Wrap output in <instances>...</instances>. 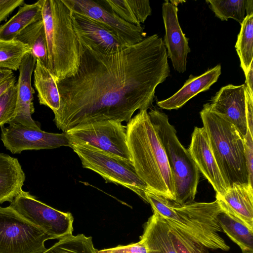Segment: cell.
<instances>
[{"label": "cell", "mask_w": 253, "mask_h": 253, "mask_svg": "<svg viewBox=\"0 0 253 253\" xmlns=\"http://www.w3.org/2000/svg\"><path fill=\"white\" fill-rule=\"evenodd\" d=\"M246 15L253 14V0H247L246 6Z\"/></svg>", "instance_id": "obj_40"}, {"label": "cell", "mask_w": 253, "mask_h": 253, "mask_svg": "<svg viewBox=\"0 0 253 253\" xmlns=\"http://www.w3.org/2000/svg\"><path fill=\"white\" fill-rule=\"evenodd\" d=\"M169 226L153 211L144 226L140 240L144 243L147 253H177L169 235Z\"/></svg>", "instance_id": "obj_20"}, {"label": "cell", "mask_w": 253, "mask_h": 253, "mask_svg": "<svg viewBox=\"0 0 253 253\" xmlns=\"http://www.w3.org/2000/svg\"><path fill=\"white\" fill-rule=\"evenodd\" d=\"M63 0L72 11L85 15L111 30L125 46L139 43L146 37L141 25L125 21L100 0Z\"/></svg>", "instance_id": "obj_11"}, {"label": "cell", "mask_w": 253, "mask_h": 253, "mask_svg": "<svg viewBox=\"0 0 253 253\" xmlns=\"http://www.w3.org/2000/svg\"><path fill=\"white\" fill-rule=\"evenodd\" d=\"M242 253H253V251H242Z\"/></svg>", "instance_id": "obj_41"}, {"label": "cell", "mask_w": 253, "mask_h": 253, "mask_svg": "<svg viewBox=\"0 0 253 253\" xmlns=\"http://www.w3.org/2000/svg\"><path fill=\"white\" fill-rule=\"evenodd\" d=\"M79 42L75 74L56 83L58 128L65 132L95 122H128L136 110L152 106L156 87L170 74L167 49L157 34L111 54Z\"/></svg>", "instance_id": "obj_1"}, {"label": "cell", "mask_w": 253, "mask_h": 253, "mask_svg": "<svg viewBox=\"0 0 253 253\" xmlns=\"http://www.w3.org/2000/svg\"><path fill=\"white\" fill-rule=\"evenodd\" d=\"M210 109L233 124L244 136L248 129L245 84L221 87L208 103Z\"/></svg>", "instance_id": "obj_13"}, {"label": "cell", "mask_w": 253, "mask_h": 253, "mask_svg": "<svg viewBox=\"0 0 253 253\" xmlns=\"http://www.w3.org/2000/svg\"><path fill=\"white\" fill-rule=\"evenodd\" d=\"M177 12V6L169 0L163 3L162 15L165 27L163 42L173 67L179 73H183L186 70L187 55L191 50L188 44L189 39L180 26Z\"/></svg>", "instance_id": "obj_15"}, {"label": "cell", "mask_w": 253, "mask_h": 253, "mask_svg": "<svg viewBox=\"0 0 253 253\" xmlns=\"http://www.w3.org/2000/svg\"><path fill=\"white\" fill-rule=\"evenodd\" d=\"M36 64V59L31 52H29L24 56L20 65L19 75L16 84L17 92L15 117L11 123L27 127L39 128L40 126L32 118V115L35 111L33 103L35 90L31 85V78Z\"/></svg>", "instance_id": "obj_17"}, {"label": "cell", "mask_w": 253, "mask_h": 253, "mask_svg": "<svg viewBox=\"0 0 253 253\" xmlns=\"http://www.w3.org/2000/svg\"><path fill=\"white\" fill-rule=\"evenodd\" d=\"M147 203L167 223L187 234L208 249L228 251L230 247L219 232L222 230L218 215L222 212L216 200L211 203L179 205L151 192L145 193Z\"/></svg>", "instance_id": "obj_3"}, {"label": "cell", "mask_w": 253, "mask_h": 253, "mask_svg": "<svg viewBox=\"0 0 253 253\" xmlns=\"http://www.w3.org/2000/svg\"><path fill=\"white\" fill-rule=\"evenodd\" d=\"M31 51L28 45L17 40H0V69L17 71L24 56Z\"/></svg>", "instance_id": "obj_28"}, {"label": "cell", "mask_w": 253, "mask_h": 253, "mask_svg": "<svg viewBox=\"0 0 253 253\" xmlns=\"http://www.w3.org/2000/svg\"><path fill=\"white\" fill-rule=\"evenodd\" d=\"M17 92L16 84L0 97V126L10 124L15 117Z\"/></svg>", "instance_id": "obj_32"}, {"label": "cell", "mask_w": 253, "mask_h": 253, "mask_svg": "<svg viewBox=\"0 0 253 253\" xmlns=\"http://www.w3.org/2000/svg\"><path fill=\"white\" fill-rule=\"evenodd\" d=\"M91 237L72 234L59 239L42 253H97Z\"/></svg>", "instance_id": "obj_29"}, {"label": "cell", "mask_w": 253, "mask_h": 253, "mask_svg": "<svg viewBox=\"0 0 253 253\" xmlns=\"http://www.w3.org/2000/svg\"><path fill=\"white\" fill-rule=\"evenodd\" d=\"M97 253H147V251L144 243L140 240L135 243L97 251Z\"/></svg>", "instance_id": "obj_34"}, {"label": "cell", "mask_w": 253, "mask_h": 253, "mask_svg": "<svg viewBox=\"0 0 253 253\" xmlns=\"http://www.w3.org/2000/svg\"><path fill=\"white\" fill-rule=\"evenodd\" d=\"M16 77L14 75L0 83V97L16 84Z\"/></svg>", "instance_id": "obj_37"}, {"label": "cell", "mask_w": 253, "mask_h": 253, "mask_svg": "<svg viewBox=\"0 0 253 253\" xmlns=\"http://www.w3.org/2000/svg\"><path fill=\"white\" fill-rule=\"evenodd\" d=\"M72 19L79 41L105 54L114 53L125 46L111 30L91 18L72 11Z\"/></svg>", "instance_id": "obj_16"}, {"label": "cell", "mask_w": 253, "mask_h": 253, "mask_svg": "<svg viewBox=\"0 0 253 253\" xmlns=\"http://www.w3.org/2000/svg\"><path fill=\"white\" fill-rule=\"evenodd\" d=\"M241 26L235 48L246 75L253 60V14L246 15Z\"/></svg>", "instance_id": "obj_27"}, {"label": "cell", "mask_w": 253, "mask_h": 253, "mask_svg": "<svg viewBox=\"0 0 253 253\" xmlns=\"http://www.w3.org/2000/svg\"><path fill=\"white\" fill-rule=\"evenodd\" d=\"M14 75L12 71L0 69V83Z\"/></svg>", "instance_id": "obj_39"}, {"label": "cell", "mask_w": 253, "mask_h": 253, "mask_svg": "<svg viewBox=\"0 0 253 253\" xmlns=\"http://www.w3.org/2000/svg\"><path fill=\"white\" fill-rule=\"evenodd\" d=\"M169 226V235L177 253H209L203 245L178 229Z\"/></svg>", "instance_id": "obj_31"}, {"label": "cell", "mask_w": 253, "mask_h": 253, "mask_svg": "<svg viewBox=\"0 0 253 253\" xmlns=\"http://www.w3.org/2000/svg\"><path fill=\"white\" fill-rule=\"evenodd\" d=\"M25 179L18 159L0 153V204L11 203L22 190Z\"/></svg>", "instance_id": "obj_21"}, {"label": "cell", "mask_w": 253, "mask_h": 253, "mask_svg": "<svg viewBox=\"0 0 253 253\" xmlns=\"http://www.w3.org/2000/svg\"><path fill=\"white\" fill-rule=\"evenodd\" d=\"M245 87L248 128L251 133L253 134V96L250 94L248 88L245 84Z\"/></svg>", "instance_id": "obj_36"}, {"label": "cell", "mask_w": 253, "mask_h": 253, "mask_svg": "<svg viewBox=\"0 0 253 253\" xmlns=\"http://www.w3.org/2000/svg\"><path fill=\"white\" fill-rule=\"evenodd\" d=\"M245 77L246 81L245 84L247 86L249 92L251 95L253 96V62L251 63L250 66V68L245 75Z\"/></svg>", "instance_id": "obj_38"}, {"label": "cell", "mask_w": 253, "mask_h": 253, "mask_svg": "<svg viewBox=\"0 0 253 253\" xmlns=\"http://www.w3.org/2000/svg\"><path fill=\"white\" fill-rule=\"evenodd\" d=\"M48 51V69L56 83L75 74L80 62V45L72 11L63 0H41Z\"/></svg>", "instance_id": "obj_4"}, {"label": "cell", "mask_w": 253, "mask_h": 253, "mask_svg": "<svg viewBox=\"0 0 253 253\" xmlns=\"http://www.w3.org/2000/svg\"><path fill=\"white\" fill-rule=\"evenodd\" d=\"M7 127H1L0 139L6 149L12 154L23 151L50 149L61 146L70 147L65 132L51 133L11 123Z\"/></svg>", "instance_id": "obj_12"}, {"label": "cell", "mask_w": 253, "mask_h": 253, "mask_svg": "<svg viewBox=\"0 0 253 253\" xmlns=\"http://www.w3.org/2000/svg\"><path fill=\"white\" fill-rule=\"evenodd\" d=\"M125 21L135 25H141L152 14L148 0H100Z\"/></svg>", "instance_id": "obj_24"}, {"label": "cell", "mask_w": 253, "mask_h": 253, "mask_svg": "<svg viewBox=\"0 0 253 253\" xmlns=\"http://www.w3.org/2000/svg\"><path fill=\"white\" fill-rule=\"evenodd\" d=\"M151 122L164 148L175 187L174 202L184 205L194 201L200 178V171L188 149L179 141L174 126L165 113L151 109Z\"/></svg>", "instance_id": "obj_6"}, {"label": "cell", "mask_w": 253, "mask_h": 253, "mask_svg": "<svg viewBox=\"0 0 253 253\" xmlns=\"http://www.w3.org/2000/svg\"><path fill=\"white\" fill-rule=\"evenodd\" d=\"M80 158L84 168L101 175L106 183L112 182L126 187L147 203V185L137 174L131 162L116 157L85 144H70Z\"/></svg>", "instance_id": "obj_7"}, {"label": "cell", "mask_w": 253, "mask_h": 253, "mask_svg": "<svg viewBox=\"0 0 253 253\" xmlns=\"http://www.w3.org/2000/svg\"><path fill=\"white\" fill-rule=\"evenodd\" d=\"M221 73L219 64L200 76L190 75L178 91L168 99L157 101V104L167 110L179 109L198 93L208 90L217 81Z\"/></svg>", "instance_id": "obj_19"}, {"label": "cell", "mask_w": 253, "mask_h": 253, "mask_svg": "<svg viewBox=\"0 0 253 253\" xmlns=\"http://www.w3.org/2000/svg\"><path fill=\"white\" fill-rule=\"evenodd\" d=\"M51 239L11 206L0 207V253H42Z\"/></svg>", "instance_id": "obj_8"}, {"label": "cell", "mask_w": 253, "mask_h": 253, "mask_svg": "<svg viewBox=\"0 0 253 253\" xmlns=\"http://www.w3.org/2000/svg\"><path fill=\"white\" fill-rule=\"evenodd\" d=\"M244 155L248 170L250 184L253 186V134L248 129L244 136Z\"/></svg>", "instance_id": "obj_33"}, {"label": "cell", "mask_w": 253, "mask_h": 253, "mask_svg": "<svg viewBox=\"0 0 253 253\" xmlns=\"http://www.w3.org/2000/svg\"><path fill=\"white\" fill-rule=\"evenodd\" d=\"M246 1L208 0L206 2L215 16L222 21L232 18L241 24L246 17Z\"/></svg>", "instance_id": "obj_30"}, {"label": "cell", "mask_w": 253, "mask_h": 253, "mask_svg": "<svg viewBox=\"0 0 253 253\" xmlns=\"http://www.w3.org/2000/svg\"><path fill=\"white\" fill-rule=\"evenodd\" d=\"M224 212L253 230V187L234 183L222 196H215Z\"/></svg>", "instance_id": "obj_18"}, {"label": "cell", "mask_w": 253, "mask_h": 253, "mask_svg": "<svg viewBox=\"0 0 253 253\" xmlns=\"http://www.w3.org/2000/svg\"><path fill=\"white\" fill-rule=\"evenodd\" d=\"M34 83L40 104L56 113L60 107L57 84L51 71L39 60H36L34 70Z\"/></svg>", "instance_id": "obj_22"}, {"label": "cell", "mask_w": 253, "mask_h": 253, "mask_svg": "<svg viewBox=\"0 0 253 253\" xmlns=\"http://www.w3.org/2000/svg\"><path fill=\"white\" fill-rule=\"evenodd\" d=\"M42 19L41 0L33 4L25 3L19 7L15 15L0 26V40H14L23 30Z\"/></svg>", "instance_id": "obj_23"}, {"label": "cell", "mask_w": 253, "mask_h": 253, "mask_svg": "<svg viewBox=\"0 0 253 253\" xmlns=\"http://www.w3.org/2000/svg\"><path fill=\"white\" fill-rule=\"evenodd\" d=\"M188 149L200 172L214 188L216 196L223 195L227 185L213 155L210 140L203 127H195Z\"/></svg>", "instance_id": "obj_14"}, {"label": "cell", "mask_w": 253, "mask_h": 253, "mask_svg": "<svg viewBox=\"0 0 253 253\" xmlns=\"http://www.w3.org/2000/svg\"><path fill=\"white\" fill-rule=\"evenodd\" d=\"M126 141L131 161L149 191L170 201L175 187L166 154L147 110H141L127 122Z\"/></svg>", "instance_id": "obj_2"}, {"label": "cell", "mask_w": 253, "mask_h": 253, "mask_svg": "<svg viewBox=\"0 0 253 253\" xmlns=\"http://www.w3.org/2000/svg\"><path fill=\"white\" fill-rule=\"evenodd\" d=\"M14 40L28 45L36 60L48 68L47 42L42 19L29 25Z\"/></svg>", "instance_id": "obj_25"}, {"label": "cell", "mask_w": 253, "mask_h": 253, "mask_svg": "<svg viewBox=\"0 0 253 253\" xmlns=\"http://www.w3.org/2000/svg\"><path fill=\"white\" fill-rule=\"evenodd\" d=\"M70 144H85L131 162L127 147L126 126L119 121L95 122L65 132Z\"/></svg>", "instance_id": "obj_9"}, {"label": "cell", "mask_w": 253, "mask_h": 253, "mask_svg": "<svg viewBox=\"0 0 253 253\" xmlns=\"http://www.w3.org/2000/svg\"><path fill=\"white\" fill-rule=\"evenodd\" d=\"M25 4L24 0H0V24L17 7Z\"/></svg>", "instance_id": "obj_35"}, {"label": "cell", "mask_w": 253, "mask_h": 253, "mask_svg": "<svg viewBox=\"0 0 253 253\" xmlns=\"http://www.w3.org/2000/svg\"><path fill=\"white\" fill-rule=\"evenodd\" d=\"M203 128L221 174L229 187L234 183L249 184L244 155V139L231 123L212 112L208 103L200 113Z\"/></svg>", "instance_id": "obj_5"}, {"label": "cell", "mask_w": 253, "mask_h": 253, "mask_svg": "<svg viewBox=\"0 0 253 253\" xmlns=\"http://www.w3.org/2000/svg\"><path fill=\"white\" fill-rule=\"evenodd\" d=\"M218 219L222 231L238 245L242 251H253V230L224 212L218 215Z\"/></svg>", "instance_id": "obj_26"}, {"label": "cell", "mask_w": 253, "mask_h": 253, "mask_svg": "<svg viewBox=\"0 0 253 253\" xmlns=\"http://www.w3.org/2000/svg\"><path fill=\"white\" fill-rule=\"evenodd\" d=\"M25 218L41 228L53 239L72 234L74 218L70 212L55 210L23 190L9 205Z\"/></svg>", "instance_id": "obj_10"}]
</instances>
